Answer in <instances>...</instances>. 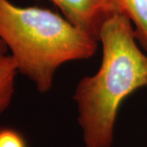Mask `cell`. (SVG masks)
<instances>
[{"label":"cell","instance_id":"6da1fadb","mask_svg":"<svg viewBox=\"0 0 147 147\" xmlns=\"http://www.w3.org/2000/svg\"><path fill=\"white\" fill-rule=\"evenodd\" d=\"M100 68L77 84L73 98L84 147H111L122 102L147 87V55L137 42L133 25L117 12L101 27Z\"/></svg>","mask_w":147,"mask_h":147},{"label":"cell","instance_id":"7a4b0ae2","mask_svg":"<svg viewBox=\"0 0 147 147\" xmlns=\"http://www.w3.org/2000/svg\"><path fill=\"white\" fill-rule=\"evenodd\" d=\"M0 38L17 72L41 93L53 88L61 65L92 57L99 42L53 11L10 0H0Z\"/></svg>","mask_w":147,"mask_h":147},{"label":"cell","instance_id":"3957f363","mask_svg":"<svg viewBox=\"0 0 147 147\" xmlns=\"http://www.w3.org/2000/svg\"><path fill=\"white\" fill-rule=\"evenodd\" d=\"M61 11L64 17L99 42L105 21L119 12L114 0H48Z\"/></svg>","mask_w":147,"mask_h":147},{"label":"cell","instance_id":"277c9868","mask_svg":"<svg viewBox=\"0 0 147 147\" xmlns=\"http://www.w3.org/2000/svg\"><path fill=\"white\" fill-rule=\"evenodd\" d=\"M119 11L132 23L139 45L147 51V0H114Z\"/></svg>","mask_w":147,"mask_h":147},{"label":"cell","instance_id":"5b68a950","mask_svg":"<svg viewBox=\"0 0 147 147\" xmlns=\"http://www.w3.org/2000/svg\"><path fill=\"white\" fill-rule=\"evenodd\" d=\"M17 73L16 65L10 55L0 59V116L11 103Z\"/></svg>","mask_w":147,"mask_h":147},{"label":"cell","instance_id":"8992f818","mask_svg":"<svg viewBox=\"0 0 147 147\" xmlns=\"http://www.w3.org/2000/svg\"><path fill=\"white\" fill-rule=\"evenodd\" d=\"M0 147H28L25 137L15 128L0 127Z\"/></svg>","mask_w":147,"mask_h":147},{"label":"cell","instance_id":"52a82bcc","mask_svg":"<svg viewBox=\"0 0 147 147\" xmlns=\"http://www.w3.org/2000/svg\"><path fill=\"white\" fill-rule=\"evenodd\" d=\"M7 51H8V49L5 45V43L0 38V59L3 58V57H5L7 55Z\"/></svg>","mask_w":147,"mask_h":147}]
</instances>
